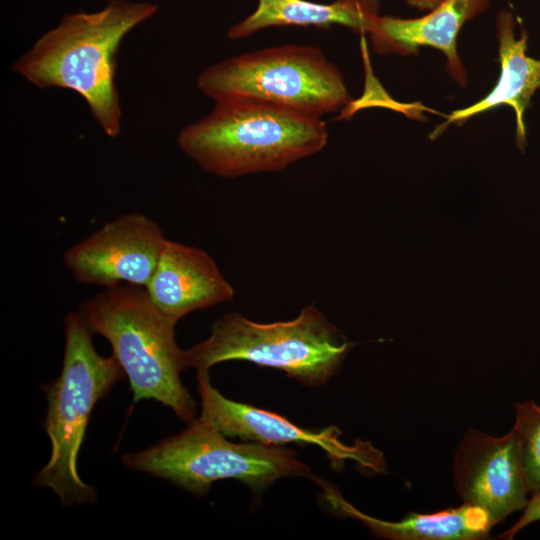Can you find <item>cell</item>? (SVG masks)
<instances>
[{
  "instance_id": "5",
  "label": "cell",
  "mask_w": 540,
  "mask_h": 540,
  "mask_svg": "<svg viewBox=\"0 0 540 540\" xmlns=\"http://www.w3.org/2000/svg\"><path fill=\"white\" fill-rule=\"evenodd\" d=\"M65 349L61 374L41 384L48 407L43 422L51 442L47 464L33 485L50 488L63 506L94 503L96 490L79 476L77 459L95 404L125 375L112 354L100 355L80 311L64 321Z\"/></svg>"
},
{
  "instance_id": "6",
  "label": "cell",
  "mask_w": 540,
  "mask_h": 540,
  "mask_svg": "<svg viewBox=\"0 0 540 540\" xmlns=\"http://www.w3.org/2000/svg\"><path fill=\"white\" fill-rule=\"evenodd\" d=\"M125 466L170 481L197 496L219 480L241 481L254 493L284 477H313L296 453L282 446L228 440L201 419L179 434L122 457Z\"/></svg>"
},
{
  "instance_id": "1",
  "label": "cell",
  "mask_w": 540,
  "mask_h": 540,
  "mask_svg": "<svg viewBox=\"0 0 540 540\" xmlns=\"http://www.w3.org/2000/svg\"><path fill=\"white\" fill-rule=\"evenodd\" d=\"M157 10L151 2L110 0L98 11L67 14L11 70L37 88L78 93L103 132L117 137L122 118L117 54L124 37Z\"/></svg>"
},
{
  "instance_id": "10",
  "label": "cell",
  "mask_w": 540,
  "mask_h": 540,
  "mask_svg": "<svg viewBox=\"0 0 540 540\" xmlns=\"http://www.w3.org/2000/svg\"><path fill=\"white\" fill-rule=\"evenodd\" d=\"M453 481L462 502L484 509L495 524L523 511L531 497L512 430L494 437L468 429L455 452Z\"/></svg>"
},
{
  "instance_id": "14",
  "label": "cell",
  "mask_w": 540,
  "mask_h": 540,
  "mask_svg": "<svg viewBox=\"0 0 540 540\" xmlns=\"http://www.w3.org/2000/svg\"><path fill=\"white\" fill-rule=\"evenodd\" d=\"M379 0H335L318 3L308 0H258L253 13L232 26L230 39L246 38L269 27L300 26L330 28L341 25L360 34H369L379 18Z\"/></svg>"
},
{
  "instance_id": "7",
  "label": "cell",
  "mask_w": 540,
  "mask_h": 540,
  "mask_svg": "<svg viewBox=\"0 0 540 540\" xmlns=\"http://www.w3.org/2000/svg\"><path fill=\"white\" fill-rule=\"evenodd\" d=\"M213 101L254 99L321 118L351 103L344 78L323 52L308 45H281L214 63L197 78Z\"/></svg>"
},
{
  "instance_id": "13",
  "label": "cell",
  "mask_w": 540,
  "mask_h": 540,
  "mask_svg": "<svg viewBox=\"0 0 540 540\" xmlns=\"http://www.w3.org/2000/svg\"><path fill=\"white\" fill-rule=\"evenodd\" d=\"M500 75L494 88L478 102L453 111L446 122L436 128L430 138H436L447 125H461L477 114L510 106L515 112L516 143L521 152L527 146L524 113L535 91L540 88V59L527 55L528 34L522 28L520 37L515 34V18L511 11L502 10L496 18Z\"/></svg>"
},
{
  "instance_id": "12",
  "label": "cell",
  "mask_w": 540,
  "mask_h": 540,
  "mask_svg": "<svg viewBox=\"0 0 540 540\" xmlns=\"http://www.w3.org/2000/svg\"><path fill=\"white\" fill-rule=\"evenodd\" d=\"M490 6V0H445L421 17L379 16L369 33L378 55H415L422 46L440 50L446 70L462 87L467 74L457 52V37L462 26Z\"/></svg>"
},
{
  "instance_id": "8",
  "label": "cell",
  "mask_w": 540,
  "mask_h": 540,
  "mask_svg": "<svg viewBox=\"0 0 540 540\" xmlns=\"http://www.w3.org/2000/svg\"><path fill=\"white\" fill-rule=\"evenodd\" d=\"M196 379L201 400L199 419L228 438L276 446L316 445L335 464L353 460L370 472L385 469L381 452L368 442L347 445L334 426L319 431L304 429L277 413L228 399L211 384L208 370H198Z\"/></svg>"
},
{
  "instance_id": "11",
  "label": "cell",
  "mask_w": 540,
  "mask_h": 540,
  "mask_svg": "<svg viewBox=\"0 0 540 540\" xmlns=\"http://www.w3.org/2000/svg\"><path fill=\"white\" fill-rule=\"evenodd\" d=\"M144 288L156 307L175 322L234 297L232 285L207 252L168 239Z\"/></svg>"
},
{
  "instance_id": "17",
  "label": "cell",
  "mask_w": 540,
  "mask_h": 540,
  "mask_svg": "<svg viewBox=\"0 0 540 540\" xmlns=\"http://www.w3.org/2000/svg\"><path fill=\"white\" fill-rule=\"evenodd\" d=\"M522 512L521 517L515 522V524L499 536L500 539L511 540L523 528L540 520V493L530 497L528 504Z\"/></svg>"
},
{
  "instance_id": "18",
  "label": "cell",
  "mask_w": 540,
  "mask_h": 540,
  "mask_svg": "<svg viewBox=\"0 0 540 540\" xmlns=\"http://www.w3.org/2000/svg\"><path fill=\"white\" fill-rule=\"evenodd\" d=\"M445 0H405V2L420 11H430Z\"/></svg>"
},
{
  "instance_id": "16",
  "label": "cell",
  "mask_w": 540,
  "mask_h": 540,
  "mask_svg": "<svg viewBox=\"0 0 540 540\" xmlns=\"http://www.w3.org/2000/svg\"><path fill=\"white\" fill-rule=\"evenodd\" d=\"M515 434L521 466L530 496L540 493V405L534 401L514 404Z\"/></svg>"
},
{
  "instance_id": "3",
  "label": "cell",
  "mask_w": 540,
  "mask_h": 540,
  "mask_svg": "<svg viewBox=\"0 0 540 540\" xmlns=\"http://www.w3.org/2000/svg\"><path fill=\"white\" fill-rule=\"evenodd\" d=\"M94 334L102 335L127 376L134 402L153 399L186 422L196 403L181 381L182 349L175 324L152 302L142 286L120 284L105 290L80 309Z\"/></svg>"
},
{
  "instance_id": "4",
  "label": "cell",
  "mask_w": 540,
  "mask_h": 540,
  "mask_svg": "<svg viewBox=\"0 0 540 540\" xmlns=\"http://www.w3.org/2000/svg\"><path fill=\"white\" fill-rule=\"evenodd\" d=\"M356 345L314 304L297 317L254 322L238 312L218 318L210 335L182 351L184 368L209 370L225 361H247L281 370L303 385L319 387L336 375Z\"/></svg>"
},
{
  "instance_id": "2",
  "label": "cell",
  "mask_w": 540,
  "mask_h": 540,
  "mask_svg": "<svg viewBox=\"0 0 540 540\" xmlns=\"http://www.w3.org/2000/svg\"><path fill=\"white\" fill-rule=\"evenodd\" d=\"M214 103L207 115L179 132L177 144L217 177L279 172L327 144L328 130L321 118L247 98Z\"/></svg>"
},
{
  "instance_id": "15",
  "label": "cell",
  "mask_w": 540,
  "mask_h": 540,
  "mask_svg": "<svg viewBox=\"0 0 540 540\" xmlns=\"http://www.w3.org/2000/svg\"><path fill=\"white\" fill-rule=\"evenodd\" d=\"M330 503L342 514L359 520L377 537L394 540H480L489 536L495 525L482 508L463 503L434 513L409 512L394 522L368 516L331 487L324 486Z\"/></svg>"
},
{
  "instance_id": "9",
  "label": "cell",
  "mask_w": 540,
  "mask_h": 540,
  "mask_svg": "<svg viewBox=\"0 0 540 540\" xmlns=\"http://www.w3.org/2000/svg\"><path fill=\"white\" fill-rule=\"evenodd\" d=\"M167 241L148 216L131 212L105 223L69 247L63 261L80 283L105 288L120 284L145 287Z\"/></svg>"
}]
</instances>
